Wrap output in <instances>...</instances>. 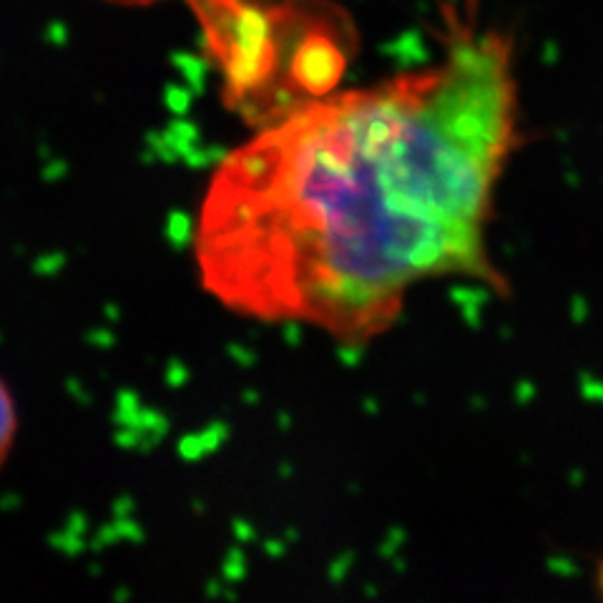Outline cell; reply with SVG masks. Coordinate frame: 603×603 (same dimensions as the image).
Instances as JSON below:
<instances>
[{"mask_svg": "<svg viewBox=\"0 0 603 603\" xmlns=\"http://www.w3.org/2000/svg\"><path fill=\"white\" fill-rule=\"evenodd\" d=\"M18 433V413H16V400H13L11 390L6 387V382L0 380V468L11 455L13 443H16Z\"/></svg>", "mask_w": 603, "mask_h": 603, "instance_id": "obj_2", "label": "cell"}, {"mask_svg": "<svg viewBox=\"0 0 603 603\" xmlns=\"http://www.w3.org/2000/svg\"><path fill=\"white\" fill-rule=\"evenodd\" d=\"M516 126L511 41L450 21L433 66L312 98L224 156L194 229L201 287L362 345L425 279L500 284L485 229Z\"/></svg>", "mask_w": 603, "mask_h": 603, "instance_id": "obj_1", "label": "cell"}]
</instances>
